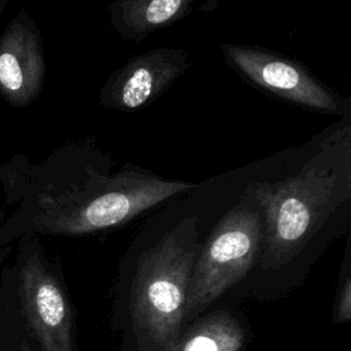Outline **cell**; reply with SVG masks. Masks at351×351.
I'll list each match as a JSON object with an SVG mask.
<instances>
[{
  "mask_svg": "<svg viewBox=\"0 0 351 351\" xmlns=\"http://www.w3.org/2000/svg\"><path fill=\"white\" fill-rule=\"evenodd\" d=\"M111 166L112 159L88 141L63 145L38 163L14 154L0 165L5 200L16 204L0 230V240L110 230L199 186L159 177L132 163L117 171Z\"/></svg>",
  "mask_w": 351,
  "mask_h": 351,
  "instance_id": "cell-1",
  "label": "cell"
},
{
  "mask_svg": "<svg viewBox=\"0 0 351 351\" xmlns=\"http://www.w3.org/2000/svg\"><path fill=\"white\" fill-rule=\"evenodd\" d=\"M244 191L258 203L263 219L258 265L263 270L288 266L351 197L350 117L328 132L298 173L274 182L255 181Z\"/></svg>",
  "mask_w": 351,
  "mask_h": 351,
  "instance_id": "cell-2",
  "label": "cell"
},
{
  "mask_svg": "<svg viewBox=\"0 0 351 351\" xmlns=\"http://www.w3.org/2000/svg\"><path fill=\"white\" fill-rule=\"evenodd\" d=\"M200 243L197 217L191 215L137 258L125 318L141 351H163L181 332L188 282Z\"/></svg>",
  "mask_w": 351,
  "mask_h": 351,
  "instance_id": "cell-3",
  "label": "cell"
},
{
  "mask_svg": "<svg viewBox=\"0 0 351 351\" xmlns=\"http://www.w3.org/2000/svg\"><path fill=\"white\" fill-rule=\"evenodd\" d=\"M262 241L261 208L244 191L200 243L188 282L184 325L200 317L258 265Z\"/></svg>",
  "mask_w": 351,
  "mask_h": 351,
  "instance_id": "cell-4",
  "label": "cell"
},
{
  "mask_svg": "<svg viewBox=\"0 0 351 351\" xmlns=\"http://www.w3.org/2000/svg\"><path fill=\"white\" fill-rule=\"evenodd\" d=\"M221 49L230 66L262 89L318 112L348 117V100L298 60L251 45L223 44Z\"/></svg>",
  "mask_w": 351,
  "mask_h": 351,
  "instance_id": "cell-5",
  "label": "cell"
},
{
  "mask_svg": "<svg viewBox=\"0 0 351 351\" xmlns=\"http://www.w3.org/2000/svg\"><path fill=\"white\" fill-rule=\"evenodd\" d=\"M19 267L18 292L22 313L41 351H77L71 306L63 285L30 236Z\"/></svg>",
  "mask_w": 351,
  "mask_h": 351,
  "instance_id": "cell-6",
  "label": "cell"
},
{
  "mask_svg": "<svg viewBox=\"0 0 351 351\" xmlns=\"http://www.w3.org/2000/svg\"><path fill=\"white\" fill-rule=\"evenodd\" d=\"M184 48L159 47L130 58L117 69L99 93L100 106L134 111L165 93L189 67Z\"/></svg>",
  "mask_w": 351,
  "mask_h": 351,
  "instance_id": "cell-7",
  "label": "cell"
},
{
  "mask_svg": "<svg viewBox=\"0 0 351 351\" xmlns=\"http://www.w3.org/2000/svg\"><path fill=\"white\" fill-rule=\"evenodd\" d=\"M47 66L40 29L22 7L0 34V97L22 108L41 93Z\"/></svg>",
  "mask_w": 351,
  "mask_h": 351,
  "instance_id": "cell-8",
  "label": "cell"
},
{
  "mask_svg": "<svg viewBox=\"0 0 351 351\" xmlns=\"http://www.w3.org/2000/svg\"><path fill=\"white\" fill-rule=\"evenodd\" d=\"M196 0H111V27L126 40L140 41L191 14Z\"/></svg>",
  "mask_w": 351,
  "mask_h": 351,
  "instance_id": "cell-9",
  "label": "cell"
},
{
  "mask_svg": "<svg viewBox=\"0 0 351 351\" xmlns=\"http://www.w3.org/2000/svg\"><path fill=\"white\" fill-rule=\"evenodd\" d=\"M247 330L228 310H214L182 326L163 351H241Z\"/></svg>",
  "mask_w": 351,
  "mask_h": 351,
  "instance_id": "cell-10",
  "label": "cell"
},
{
  "mask_svg": "<svg viewBox=\"0 0 351 351\" xmlns=\"http://www.w3.org/2000/svg\"><path fill=\"white\" fill-rule=\"evenodd\" d=\"M351 319V273H350V254L346 251L343 267L339 276L336 298L333 303V321L336 324H346Z\"/></svg>",
  "mask_w": 351,
  "mask_h": 351,
  "instance_id": "cell-11",
  "label": "cell"
},
{
  "mask_svg": "<svg viewBox=\"0 0 351 351\" xmlns=\"http://www.w3.org/2000/svg\"><path fill=\"white\" fill-rule=\"evenodd\" d=\"M8 1L10 0H0V19H1V16H3L7 5H8Z\"/></svg>",
  "mask_w": 351,
  "mask_h": 351,
  "instance_id": "cell-12",
  "label": "cell"
},
{
  "mask_svg": "<svg viewBox=\"0 0 351 351\" xmlns=\"http://www.w3.org/2000/svg\"><path fill=\"white\" fill-rule=\"evenodd\" d=\"M19 351H33L26 343H22V346H21V350Z\"/></svg>",
  "mask_w": 351,
  "mask_h": 351,
  "instance_id": "cell-13",
  "label": "cell"
}]
</instances>
